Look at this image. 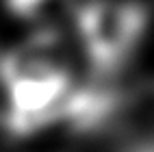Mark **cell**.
Wrapping results in <instances>:
<instances>
[]
</instances>
